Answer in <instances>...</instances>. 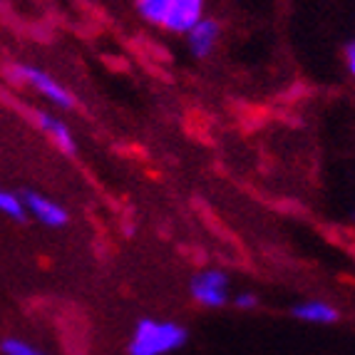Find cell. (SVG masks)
I'll list each match as a JSON object with an SVG mask.
<instances>
[{
	"mask_svg": "<svg viewBox=\"0 0 355 355\" xmlns=\"http://www.w3.org/2000/svg\"><path fill=\"white\" fill-rule=\"evenodd\" d=\"M353 224H355V214H353Z\"/></svg>",
	"mask_w": 355,
	"mask_h": 355,
	"instance_id": "14",
	"label": "cell"
},
{
	"mask_svg": "<svg viewBox=\"0 0 355 355\" xmlns=\"http://www.w3.org/2000/svg\"><path fill=\"white\" fill-rule=\"evenodd\" d=\"M6 77L8 83L28 87L30 92H35L37 97H42L48 105L58 107V110H75V95L60 83L58 77H53L42 67L28 65V62H12L6 67Z\"/></svg>",
	"mask_w": 355,
	"mask_h": 355,
	"instance_id": "2",
	"label": "cell"
},
{
	"mask_svg": "<svg viewBox=\"0 0 355 355\" xmlns=\"http://www.w3.org/2000/svg\"><path fill=\"white\" fill-rule=\"evenodd\" d=\"M189 296L196 306L207 308V311H219V308L231 306V279L229 273L221 268H199L191 273L189 279Z\"/></svg>",
	"mask_w": 355,
	"mask_h": 355,
	"instance_id": "3",
	"label": "cell"
},
{
	"mask_svg": "<svg viewBox=\"0 0 355 355\" xmlns=\"http://www.w3.org/2000/svg\"><path fill=\"white\" fill-rule=\"evenodd\" d=\"M291 315L306 326H333L340 320V311L326 298H306L291 308Z\"/></svg>",
	"mask_w": 355,
	"mask_h": 355,
	"instance_id": "8",
	"label": "cell"
},
{
	"mask_svg": "<svg viewBox=\"0 0 355 355\" xmlns=\"http://www.w3.org/2000/svg\"><path fill=\"white\" fill-rule=\"evenodd\" d=\"M0 214L10 221L28 219V211H25V204H23V194L8 189V187H0Z\"/></svg>",
	"mask_w": 355,
	"mask_h": 355,
	"instance_id": "10",
	"label": "cell"
},
{
	"mask_svg": "<svg viewBox=\"0 0 355 355\" xmlns=\"http://www.w3.org/2000/svg\"><path fill=\"white\" fill-rule=\"evenodd\" d=\"M169 6H172V0H135V12L144 25L164 30L166 18H169Z\"/></svg>",
	"mask_w": 355,
	"mask_h": 355,
	"instance_id": "9",
	"label": "cell"
},
{
	"mask_svg": "<svg viewBox=\"0 0 355 355\" xmlns=\"http://www.w3.org/2000/svg\"><path fill=\"white\" fill-rule=\"evenodd\" d=\"M23 204L25 211H28V219L37 221L45 229H62V226L70 224V211L48 194L23 191Z\"/></svg>",
	"mask_w": 355,
	"mask_h": 355,
	"instance_id": "4",
	"label": "cell"
},
{
	"mask_svg": "<svg viewBox=\"0 0 355 355\" xmlns=\"http://www.w3.org/2000/svg\"><path fill=\"white\" fill-rule=\"evenodd\" d=\"M30 119H33V125H35L37 130L55 144V149H60V152L67 154V157H75L77 139H75V135H72L70 125H67L60 114L50 112V110L42 107V110H33V112H30Z\"/></svg>",
	"mask_w": 355,
	"mask_h": 355,
	"instance_id": "6",
	"label": "cell"
},
{
	"mask_svg": "<svg viewBox=\"0 0 355 355\" xmlns=\"http://www.w3.org/2000/svg\"><path fill=\"white\" fill-rule=\"evenodd\" d=\"M209 0H172L164 30L169 35H187L202 18H207Z\"/></svg>",
	"mask_w": 355,
	"mask_h": 355,
	"instance_id": "7",
	"label": "cell"
},
{
	"mask_svg": "<svg viewBox=\"0 0 355 355\" xmlns=\"http://www.w3.org/2000/svg\"><path fill=\"white\" fill-rule=\"evenodd\" d=\"M0 6H3V0H0Z\"/></svg>",
	"mask_w": 355,
	"mask_h": 355,
	"instance_id": "15",
	"label": "cell"
},
{
	"mask_svg": "<svg viewBox=\"0 0 355 355\" xmlns=\"http://www.w3.org/2000/svg\"><path fill=\"white\" fill-rule=\"evenodd\" d=\"M189 340L187 326L169 318H139L127 343L130 355H172Z\"/></svg>",
	"mask_w": 355,
	"mask_h": 355,
	"instance_id": "1",
	"label": "cell"
},
{
	"mask_svg": "<svg viewBox=\"0 0 355 355\" xmlns=\"http://www.w3.org/2000/svg\"><path fill=\"white\" fill-rule=\"evenodd\" d=\"M259 303H261V298L254 291H239V293L231 296V306L239 308V311H256Z\"/></svg>",
	"mask_w": 355,
	"mask_h": 355,
	"instance_id": "12",
	"label": "cell"
},
{
	"mask_svg": "<svg viewBox=\"0 0 355 355\" xmlns=\"http://www.w3.org/2000/svg\"><path fill=\"white\" fill-rule=\"evenodd\" d=\"M345 70H348V75H350V80L355 83V40L350 42L348 48H345Z\"/></svg>",
	"mask_w": 355,
	"mask_h": 355,
	"instance_id": "13",
	"label": "cell"
},
{
	"mask_svg": "<svg viewBox=\"0 0 355 355\" xmlns=\"http://www.w3.org/2000/svg\"><path fill=\"white\" fill-rule=\"evenodd\" d=\"M0 353L3 355H48V353H42L37 345H33L30 340L18 338V336L3 338V340H0Z\"/></svg>",
	"mask_w": 355,
	"mask_h": 355,
	"instance_id": "11",
	"label": "cell"
},
{
	"mask_svg": "<svg viewBox=\"0 0 355 355\" xmlns=\"http://www.w3.org/2000/svg\"><path fill=\"white\" fill-rule=\"evenodd\" d=\"M221 35H224V25L219 18L207 15L202 18L194 28L184 35V45L189 50V55L194 60H209L216 50H219Z\"/></svg>",
	"mask_w": 355,
	"mask_h": 355,
	"instance_id": "5",
	"label": "cell"
}]
</instances>
